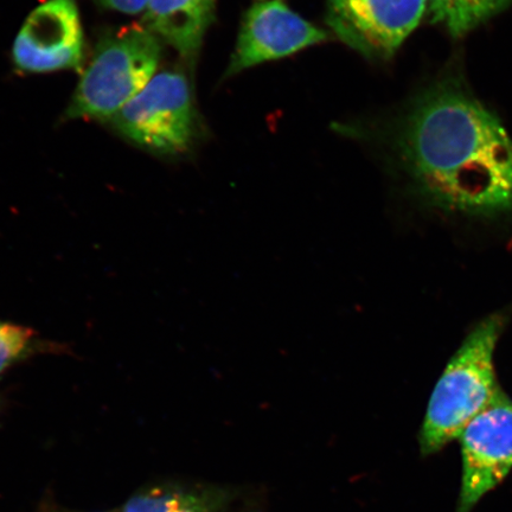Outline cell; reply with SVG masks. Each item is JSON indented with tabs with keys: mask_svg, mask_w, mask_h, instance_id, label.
<instances>
[{
	"mask_svg": "<svg viewBox=\"0 0 512 512\" xmlns=\"http://www.w3.org/2000/svg\"><path fill=\"white\" fill-rule=\"evenodd\" d=\"M403 162L428 201L454 213L512 211V139L501 121L463 89L422 98L402 127Z\"/></svg>",
	"mask_w": 512,
	"mask_h": 512,
	"instance_id": "6da1fadb",
	"label": "cell"
},
{
	"mask_svg": "<svg viewBox=\"0 0 512 512\" xmlns=\"http://www.w3.org/2000/svg\"><path fill=\"white\" fill-rule=\"evenodd\" d=\"M505 320L491 315L466 337L435 386L419 433L422 456L438 453L496 398L495 351Z\"/></svg>",
	"mask_w": 512,
	"mask_h": 512,
	"instance_id": "7a4b0ae2",
	"label": "cell"
},
{
	"mask_svg": "<svg viewBox=\"0 0 512 512\" xmlns=\"http://www.w3.org/2000/svg\"><path fill=\"white\" fill-rule=\"evenodd\" d=\"M160 56V38L147 27L131 25L102 38L66 117L110 120L155 78Z\"/></svg>",
	"mask_w": 512,
	"mask_h": 512,
	"instance_id": "3957f363",
	"label": "cell"
},
{
	"mask_svg": "<svg viewBox=\"0 0 512 512\" xmlns=\"http://www.w3.org/2000/svg\"><path fill=\"white\" fill-rule=\"evenodd\" d=\"M108 123L132 143L157 155L187 151L196 130L187 76L175 70L156 74Z\"/></svg>",
	"mask_w": 512,
	"mask_h": 512,
	"instance_id": "277c9868",
	"label": "cell"
},
{
	"mask_svg": "<svg viewBox=\"0 0 512 512\" xmlns=\"http://www.w3.org/2000/svg\"><path fill=\"white\" fill-rule=\"evenodd\" d=\"M462 486L456 512H471L501 485L512 470V400L499 390L496 398L460 435Z\"/></svg>",
	"mask_w": 512,
	"mask_h": 512,
	"instance_id": "5b68a950",
	"label": "cell"
},
{
	"mask_svg": "<svg viewBox=\"0 0 512 512\" xmlns=\"http://www.w3.org/2000/svg\"><path fill=\"white\" fill-rule=\"evenodd\" d=\"M328 24L349 47L389 59L418 28L427 0H326Z\"/></svg>",
	"mask_w": 512,
	"mask_h": 512,
	"instance_id": "8992f818",
	"label": "cell"
},
{
	"mask_svg": "<svg viewBox=\"0 0 512 512\" xmlns=\"http://www.w3.org/2000/svg\"><path fill=\"white\" fill-rule=\"evenodd\" d=\"M328 38V32L306 21L280 0H262L247 12L226 76L284 59Z\"/></svg>",
	"mask_w": 512,
	"mask_h": 512,
	"instance_id": "52a82bcc",
	"label": "cell"
},
{
	"mask_svg": "<svg viewBox=\"0 0 512 512\" xmlns=\"http://www.w3.org/2000/svg\"><path fill=\"white\" fill-rule=\"evenodd\" d=\"M12 57L27 73L80 70L83 32L74 0H47L32 11L16 37Z\"/></svg>",
	"mask_w": 512,
	"mask_h": 512,
	"instance_id": "ba28073f",
	"label": "cell"
},
{
	"mask_svg": "<svg viewBox=\"0 0 512 512\" xmlns=\"http://www.w3.org/2000/svg\"><path fill=\"white\" fill-rule=\"evenodd\" d=\"M216 0H150L145 23L183 59L194 60L213 21Z\"/></svg>",
	"mask_w": 512,
	"mask_h": 512,
	"instance_id": "9c48e42d",
	"label": "cell"
},
{
	"mask_svg": "<svg viewBox=\"0 0 512 512\" xmlns=\"http://www.w3.org/2000/svg\"><path fill=\"white\" fill-rule=\"evenodd\" d=\"M227 495L220 490L151 488L132 496L123 512H223Z\"/></svg>",
	"mask_w": 512,
	"mask_h": 512,
	"instance_id": "30bf717a",
	"label": "cell"
},
{
	"mask_svg": "<svg viewBox=\"0 0 512 512\" xmlns=\"http://www.w3.org/2000/svg\"><path fill=\"white\" fill-rule=\"evenodd\" d=\"M511 4L512 0H427V10L453 37H462Z\"/></svg>",
	"mask_w": 512,
	"mask_h": 512,
	"instance_id": "8fae6325",
	"label": "cell"
},
{
	"mask_svg": "<svg viewBox=\"0 0 512 512\" xmlns=\"http://www.w3.org/2000/svg\"><path fill=\"white\" fill-rule=\"evenodd\" d=\"M32 332L22 326L0 323V375L28 354Z\"/></svg>",
	"mask_w": 512,
	"mask_h": 512,
	"instance_id": "7c38bea8",
	"label": "cell"
},
{
	"mask_svg": "<svg viewBox=\"0 0 512 512\" xmlns=\"http://www.w3.org/2000/svg\"><path fill=\"white\" fill-rule=\"evenodd\" d=\"M104 8L126 15H137L147 10L150 0H96Z\"/></svg>",
	"mask_w": 512,
	"mask_h": 512,
	"instance_id": "4fadbf2b",
	"label": "cell"
},
{
	"mask_svg": "<svg viewBox=\"0 0 512 512\" xmlns=\"http://www.w3.org/2000/svg\"><path fill=\"white\" fill-rule=\"evenodd\" d=\"M261 2H262V0H261Z\"/></svg>",
	"mask_w": 512,
	"mask_h": 512,
	"instance_id": "5bb4252c",
	"label": "cell"
}]
</instances>
